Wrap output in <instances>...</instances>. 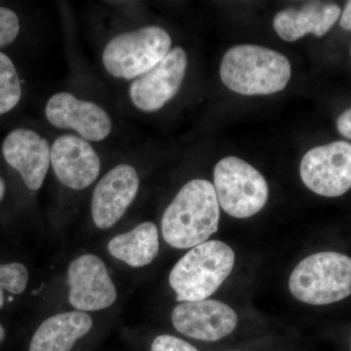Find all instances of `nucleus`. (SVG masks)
<instances>
[{"instance_id":"f257e3e1","label":"nucleus","mask_w":351,"mask_h":351,"mask_svg":"<svg viewBox=\"0 0 351 351\" xmlns=\"http://www.w3.org/2000/svg\"><path fill=\"white\" fill-rule=\"evenodd\" d=\"M219 206L214 184L195 179L180 189L161 219L163 239L177 249L193 248L218 232Z\"/></svg>"},{"instance_id":"f03ea898","label":"nucleus","mask_w":351,"mask_h":351,"mask_svg":"<svg viewBox=\"0 0 351 351\" xmlns=\"http://www.w3.org/2000/svg\"><path fill=\"white\" fill-rule=\"evenodd\" d=\"M288 58L276 50L254 44H239L226 51L219 76L228 89L245 96L282 91L291 78Z\"/></svg>"},{"instance_id":"7ed1b4c3","label":"nucleus","mask_w":351,"mask_h":351,"mask_svg":"<svg viewBox=\"0 0 351 351\" xmlns=\"http://www.w3.org/2000/svg\"><path fill=\"white\" fill-rule=\"evenodd\" d=\"M234 252L228 245L210 240L193 247L171 270L169 282L178 302H197L213 295L232 274Z\"/></svg>"},{"instance_id":"20e7f679","label":"nucleus","mask_w":351,"mask_h":351,"mask_svg":"<svg viewBox=\"0 0 351 351\" xmlns=\"http://www.w3.org/2000/svg\"><path fill=\"white\" fill-rule=\"evenodd\" d=\"M295 299L324 306L351 295V258L336 252L313 254L302 260L289 280Z\"/></svg>"},{"instance_id":"39448f33","label":"nucleus","mask_w":351,"mask_h":351,"mask_svg":"<svg viewBox=\"0 0 351 351\" xmlns=\"http://www.w3.org/2000/svg\"><path fill=\"white\" fill-rule=\"evenodd\" d=\"M171 45L169 34L158 25L119 34L104 49V66L114 77L134 80L154 68L170 52Z\"/></svg>"},{"instance_id":"423d86ee","label":"nucleus","mask_w":351,"mask_h":351,"mask_svg":"<svg viewBox=\"0 0 351 351\" xmlns=\"http://www.w3.org/2000/svg\"><path fill=\"white\" fill-rule=\"evenodd\" d=\"M214 188L219 206L237 219L258 213L269 198L265 177L250 164L235 156L225 157L217 163Z\"/></svg>"},{"instance_id":"0eeeda50","label":"nucleus","mask_w":351,"mask_h":351,"mask_svg":"<svg viewBox=\"0 0 351 351\" xmlns=\"http://www.w3.org/2000/svg\"><path fill=\"white\" fill-rule=\"evenodd\" d=\"M302 181L325 197H338L351 189V144L343 141L313 147L302 157Z\"/></svg>"},{"instance_id":"6e6552de","label":"nucleus","mask_w":351,"mask_h":351,"mask_svg":"<svg viewBox=\"0 0 351 351\" xmlns=\"http://www.w3.org/2000/svg\"><path fill=\"white\" fill-rule=\"evenodd\" d=\"M188 69V55L180 46L173 48L154 68L132 82V103L142 112L162 108L178 94Z\"/></svg>"},{"instance_id":"1a4fd4ad","label":"nucleus","mask_w":351,"mask_h":351,"mask_svg":"<svg viewBox=\"0 0 351 351\" xmlns=\"http://www.w3.org/2000/svg\"><path fill=\"white\" fill-rule=\"evenodd\" d=\"M69 302L78 311L108 308L117 293L107 267L97 256L87 254L75 258L68 269Z\"/></svg>"},{"instance_id":"9d476101","label":"nucleus","mask_w":351,"mask_h":351,"mask_svg":"<svg viewBox=\"0 0 351 351\" xmlns=\"http://www.w3.org/2000/svg\"><path fill=\"white\" fill-rule=\"evenodd\" d=\"M51 125L64 130H75L90 142H101L112 132V119L100 106L80 100L69 92L51 97L45 107Z\"/></svg>"},{"instance_id":"9b49d317","label":"nucleus","mask_w":351,"mask_h":351,"mask_svg":"<svg viewBox=\"0 0 351 351\" xmlns=\"http://www.w3.org/2000/svg\"><path fill=\"white\" fill-rule=\"evenodd\" d=\"M140 186L137 171L120 164L98 182L92 196V218L97 228L107 230L114 226L130 207Z\"/></svg>"},{"instance_id":"f8f14e48","label":"nucleus","mask_w":351,"mask_h":351,"mask_svg":"<svg viewBox=\"0 0 351 351\" xmlns=\"http://www.w3.org/2000/svg\"><path fill=\"white\" fill-rule=\"evenodd\" d=\"M175 329L198 341H216L237 328L232 307L216 300L182 302L172 313Z\"/></svg>"},{"instance_id":"ddd939ff","label":"nucleus","mask_w":351,"mask_h":351,"mask_svg":"<svg viewBox=\"0 0 351 351\" xmlns=\"http://www.w3.org/2000/svg\"><path fill=\"white\" fill-rule=\"evenodd\" d=\"M50 159L58 180L75 191L91 186L100 174V157L88 141L78 136L57 138Z\"/></svg>"},{"instance_id":"4468645a","label":"nucleus","mask_w":351,"mask_h":351,"mask_svg":"<svg viewBox=\"0 0 351 351\" xmlns=\"http://www.w3.org/2000/svg\"><path fill=\"white\" fill-rule=\"evenodd\" d=\"M2 154L11 167L19 172L25 186L38 191L51 164V147L46 138L31 129L18 128L9 133Z\"/></svg>"},{"instance_id":"2eb2a0df","label":"nucleus","mask_w":351,"mask_h":351,"mask_svg":"<svg viewBox=\"0 0 351 351\" xmlns=\"http://www.w3.org/2000/svg\"><path fill=\"white\" fill-rule=\"evenodd\" d=\"M341 7L334 3L309 2L301 8H288L276 14L274 27L276 34L288 43L313 34L324 36L341 16Z\"/></svg>"},{"instance_id":"dca6fc26","label":"nucleus","mask_w":351,"mask_h":351,"mask_svg":"<svg viewBox=\"0 0 351 351\" xmlns=\"http://www.w3.org/2000/svg\"><path fill=\"white\" fill-rule=\"evenodd\" d=\"M93 326L90 315L83 311H69L51 316L32 337L29 351H71L77 339Z\"/></svg>"},{"instance_id":"f3484780","label":"nucleus","mask_w":351,"mask_h":351,"mask_svg":"<svg viewBox=\"0 0 351 351\" xmlns=\"http://www.w3.org/2000/svg\"><path fill=\"white\" fill-rule=\"evenodd\" d=\"M108 249L112 257L130 267H145L158 255V230L152 221H145L130 232L113 237Z\"/></svg>"},{"instance_id":"a211bd4d","label":"nucleus","mask_w":351,"mask_h":351,"mask_svg":"<svg viewBox=\"0 0 351 351\" xmlns=\"http://www.w3.org/2000/svg\"><path fill=\"white\" fill-rule=\"evenodd\" d=\"M22 97L19 75L10 58L0 52V115L10 112Z\"/></svg>"},{"instance_id":"6ab92c4d","label":"nucleus","mask_w":351,"mask_h":351,"mask_svg":"<svg viewBox=\"0 0 351 351\" xmlns=\"http://www.w3.org/2000/svg\"><path fill=\"white\" fill-rule=\"evenodd\" d=\"M29 271L20 263L0 265V308L4 304V290L14 295H20L27 288Z\"/></svg>"},{"instance_id":"aec40b11","label":"nucleus","mask_w":351,"mask_h":351,"mask_svg":"<svg viewBox=\"0 0 351 351\" xmlns=\"http://www.w3.org/2000/svg\"><path fill=\"white\" fill-rule=\"evenodd\" d=\"M19 31L20 21L17 14L10 9L0 6V48L12 43Z\"/></svg>"},{"instance_id":"412c9836","label":"nucleus","mask_w":351,"mask_h":351,"mask_svg":"<svg viewBox=\"0 0 351 351\" xmlns=\"http://www.w3.org/2000/svg\"><path fill=\"white\" fill-rule=\"evenodd\" d=\"M152 351H199L188 341L170 336L161 335L152 341Z\"/></svg>"},{"instance_id":"4be33fe9","label":"nucleus","mask_w":351,"mask_h":351,"mask_svg":"<svg viewBox=\"0 0 351 351\" xmlns=\"http://www.w3.org/2000/svg\"><path fill=\"white\" fill-rule=\"evenodd\" d=\"M337 127L343 137L351 138V107L339 115Z\"/></svg>"},{"instance_id":"5701e85b","label":"nucleus","mask_w":351,"mask_h":351,"mask_svg":"<svg viewBox=\"0 0 351 351\" xmlns=\"http://www.w3.org/2000/svg\"><path fill=\"white\" fill-rule=\"evenodd\" d=\"M339 25L346 31H351V1H348L346 4L343 15H341V22Z\"/></svg>"},{"instance_id":"b1692460","label":"nucleus","mask_w":351,"mask_h":351,"mask_svg":"<svg viewBox=\"0 0 351 351\" xmlns=\"http://www.w3.org/2000/svg\"><path fill=\"white\" fill-rule=\"evenodd\" d=\"M4 193H5V182L2 178H0V201L3 198Z\"/></svg>"},{"instance_id":"393cba45","label":"nucleus","mask_w":351,"mask_h":351,"mask_svg":"<svg viewBox=\"0 0 351 351\" xmlns=\"http://www.w3.org/2000/svg\"><path fill=\"white\" fill-rule=\"evenodd\" d=\"M4 338H5V331H4L3 327L0 325V343L3 341Z\"/></svg>"}]
</instances>
